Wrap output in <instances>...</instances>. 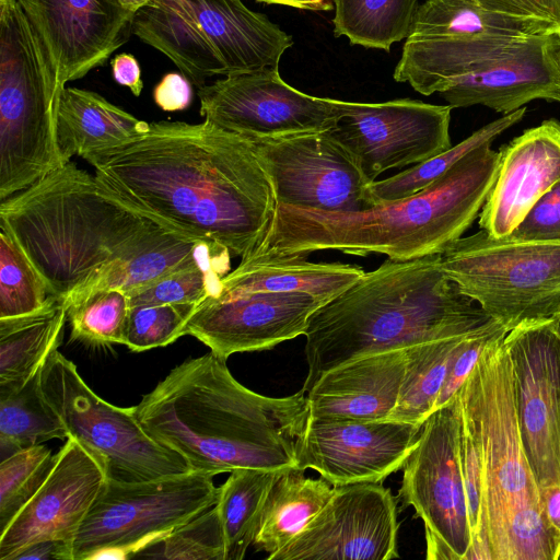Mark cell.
<instances>
[{"mask_svg": "<svg viewBox=\"0 0 560 560\" xmlns=\"http://www.w3.org/2000/svg\"><path fill=\"white\" fill-rule=\"evenodd\" d=\"M148 128V122L95 92L65 86L60 94L57 138L65 164L74 155L84 159L121 145Z\"/></svg>", "mask_w": 560, "mask_h": 560, "instance_id": "cell-27", "label": "cell"}, {"mask_svg": "<svg viewBox=\"0 0 560 560\" xmlns=\"http://www.w3.org/2000/svg\"><path fill=\"white\" fill-rule=\"evenodd\" d=\"M493 320L447 277L441 254L388 258L310 316L301 390L306 394L322 374L357 358L467 335Z\"/></svg>", "mask_w": 560, "mask_h": 560, "instance_id": "cell-5", "label": "cell"}, {"mask_svg": "<svg viewBox=\"0 0 560 560\" xmlns=\"http://www.w3.org/2000/svg\"><path fill=\"white\" fill-rule=\"evenodd\" d=\"M0 229L21 247L49 294L60 300L113 264L180 232L71 161L1 200Z\"/></svg>", "mask_w": 560, "mask_h": 560, "instance_id": "cell-3", "label": "cell"}, {"mask_svg": "<svg viewBox=\"0 0 560 560\" xmlns=\"http://www.w3.org/2000/svg\"><path fill=\"white\" fill-rule=\"evenodd\" d=\"M205 120L246 138L326 131L341 101L305 94L282 80L278 68L225 75L198 89Z\"/></svg>", "mask_w": 560, "mask_h": 560, "instance_id": "cell-13", "label": "cell"}, {"mask_svg": "<svg viewBox=\"0 0 560 560\" xmlns=\"http://www.w3.org/2000/svg\"><path fill=\"white\" fill-rule=\"evenodd\" d=\"M558 318V328H559V332H560V317H557Z\"/></svg>", "mask_w": 560, "mask_h": 560, "instance_id": "cell-52", "label": "cell"}, {"mask_svg": "<svg viewBox=\"0 0 560 560\" xmlns=\"http://www.w3.org/2000/svg\"><path fill=\"white\" fill-rule=\"evenodd\" d=\"M306 256L250 254L222 280L220 295L249 292H300L325 303L340 294L365 271L342 262H312Z\"/></svg>", "mask_w": 560, "mask_h": 560, "instance_id": "cell-25", "label": "cell"}, {"mask_svg": "<svg viewBox=\"0 0 560 560\" xmlns=\"http://www.w3.org/2000/svg\"><path fill=\"white\" fill-rule=\"evenodd\" d=\"M440 95L452 108L482 105L503 115L534 100L560 103V30L520 38Z\"/></svg>", "mask_w": 560, "mask_h": 560, "instance_id": "cell-21", "label": "cell"}, {"mask_svg": "<svg viewBox=\"0 0 560 560\" xmlns=\"http://www.w3.org/2000/svg\"><path fill=\"white\" fill-rule=\"evenodd\" d=\"M247 139L269 176L277 205L326 211L373 206L372 182L328 130Z\"/></svg>", "mask_w": 560, "mask_h": 560, "instance_id": "cell-12", "label": "cell"}, {"mask_svg": "<svg viewBox=\"0 0 560 560\" xmlns=\"http://www.w3.org/2000/svg\"><path fill=\"white\" fill-rule=\"evenodd\" d=\"M132 31L166 55L198 89L226 68L184 0H151L135 12Z\"/></svg>", "mask_w": 560, "mask_h": 560, "instance_id": "cell-26", "label": "cell"}, {"mask_svg": "<svg viewBox=\"0 0 560 560\" xmlns=\"http://www.w3.org/2000/svg\"><path fill=\"white\" fill-rule=\"evenodd\" d=\"M558 560H560V555H559V557H558Z\"/></svg>", "mask_w": 560, "mask_h": 560, "instance_id": "cell-54", "label": "cell"}, {"mask_svg": "<svg viewBox=\"0 0 560 560\" xmlns=\"http://www.w3.org/2000/svg\"><path fill=\"white\" fill-rule=\"evenodd\" d=\"M43 277L15 241L0 233V319L42 310L49 298Z\"/></svg>", "mask_w": 560, "mask_h": 560, "instance_id": "cell-37", "label": "cell"}, {"mask_svg": "<svg viewBox=\"0 0 560 560\" xmlns=\"http://www.w3.org/2000/svg\"><path fill=\"white\" fill-rule=\"evenodd\" d=\"M153 98L165 112L186 109L192 100L191 82L183 74L168 73L154 88Z\"/></svg>", "mask_w": 560, "mask_h": 560, "instance_id": "cell-46", "label": "cell"}, {"mask_svg": "<svg viewBox=\"0 0 560 560\" xmlns=\"http://www.w3.org/2000/svg\"><path fill=\"white\" fill-rule=\"evenodd\" d=\"M506 332L487 345L463 384L478 419L483 472L480 530L467 560H557L518 427Z\"/></svg>", "mask_w": 560, "mask_h": 560, "instance_id": "cell-6", "label": "cell"}, {"mask_svg": "<svg viewBox=\"0 0 560 560\" xmlns=\"http://www.w3.org/2000/svg\"><path fill=\"white\" fill-rule=\"evenodd\" d=\"M57 71L18 0H0V199L65 164Z\"/></svg>", "mask_w": 560, "mask_h": 560, "instance_id": "cell-7", "label": "cell"}, {"mask_svg": "<svg viewBox=\"0 0 560 560\" xmlns=\"http://www.w3.org/2000/svg\"><path fill=\"white\" fill-rule=\"evenodd\" d=\"M63 302L72 340L103 346L124 345L130 311L126 291L100 289Z\"/></svg>", "mask_w": 560, "mask_h": 560, "instance_id": "cell-36", "label": "cell"}, {"mask_svg": "<svg viewBox=\"0 0 560 560\" xmlns=\"http://www.w3.org/2000/svg\"><path fill=\"white\" fill-rule=\"evenodd\" d=\"M334 34L351 45L389 51L411 34L418 0H332Z\"/></svg>", "mask_w": 560, "mask_h": 560, "instance_id": "cell-32", "label": "cell"}, {"mask_svg": "<svg viewBox=\"0 0 560 560\" xmlns=\"http://www.w3.org/2000/svg\"><path fill=\"white\" fill-rule=\"evenodd\" d=\"M499 163L500 151L482 145L424 189L358 211L277 205L262 242L252 254L306 256L336 250L383 254L397 261L442 254L479 217Z\"/></svg>", "mask_w": 560, "mask_h": 560, "instance_id": "cell-4", "label": "cell"}, {"mask_svg": "<svg viewBox=\"0 0 560 560\" xmlns=\"http://www.w3.org/2000/svg\"><path fill=\"white\" fill-rule=\"evenodd\" d=\"M73 560L71 542L62 539H44L25 547L14 560Z\"/></svg>", "mask_w": 560, "mask_h": 560, "instance_id": "cell-47", "label": "cell"}, {"mask_svg": "<svg viewBox=\"0 0 560 560\" xmlns=\"http://www.w3.org/2000/svg\"><path fill=\"white\" fill-rule=\"evenodd\" d=\"M269 4H282L301 10L327 11L332 9V0H257Z\"/></svg>", "mask_w": 560, "mask_h": 560, "instance_id": "cell-50", "label": "cell"}, {"mask_svg": "<svg viewBox=\"0 0 560 560\" xmlns=\"http://www.w3.org/2000/svg\"><path fill=\"white\" fill-rule=\"evenodd\" d=\"M57 454L43 444L19 450L0 463V533L49 476Z\"/></svg>", "mask_w": 560, "mask_h": 560, "instance_id": "cell-39", "label": "cell"}, {"mask_svg": "<svg viewBox=\"0 0 560 560\" xmlns=\"http://www.w3.org/2000/svg\"><path fill=\"white\" fill-rule=\"evenodd\" d=\"M42 38L59 83L83 78L126 44L135 12L119 0H18Z\"/></svg>", "mask_w": 560, "mask_h": 560, "instance_id": "cell-19", "label": "cell"}, {"mask_svg": "<svg viewBox=\"0 0 560 560\" xmlns=\"http://www.w3.org/2000/svg\"><path fill=\"white\" fill-rule=\"evenodd\" d=\"M397 498L382 482L335 486L325 506L270 560L398 558Z\"/></svg>", "mask_w": 560, "mask_h": 560, "instance_id": "cell-16", "label": "cell"}, {"mask_svg": "<svg viewBox=\"0 0 560 560\" xmlns=\"http://www.w3.org/2000/svg\"><path fill=\"white\" fill-rule=\"evenodd\" d=\"M40 384L69 436L101 462L107 479L137 482L192 470L179 454L144 430L133 407H117L98 397L58 349L47 357Z\"/></svg>", "mask_w": 560, "mask_h": 560, "instance_id": "cell-10", "label": "cell"}, {"mask_svg": "<svg viewBox=\"0 0 560 560\" xmlns=\"http://www.w3.org/2000/svg\"><path fill=\"white\" fill-rule=\"evenodd\" d=\"M459 436L457 393L422 423L417 444L402 467L399 499L412 506L423 522L427 559L467 560L471 546Z\"/></svg>", "mask_w": 560, "mask_h": 560, "instance_id": "cell-11", "label": "cell"}, {"mask_svg": "<svg viewBox=\"0 0 560 560\" xmlns=\"http://www.w3.org/2000/svg\"><path fill=\"white\" fill-rule=\"evenodd\" d=\"M224 63L228 75L279 68L293 38L242 0H184Z\"/></svg>", "mask_w": 560, "mask_h": 560, "instance_id": "cell-24", "label": "cell"}, {"mask_svg": "<svg viewBox=\"0 0 560 560\" xmlns=\"http://www.w3.org/2000/svg\"><path fill=\"white\" fill-rule=\"evenodd\" d=\"M504 343L513 370L518 427L539 489L560 485V332L558 318L523 322Z\"/></svg>", "mask_w": 560, "mask_h": 560, "instance_id": "cell-15", "label": "cell"}, {"mask_svg": "<svg viewBox=\"0 0 560 560\" xmlns=\"http://www.w3.org/2000/svg\"><path fill=\"white\" fill-rule=\"evenodd\" d=\"M42 369L18 390L0 395V446L2 453L8 451L7 457L49 440L69 438L63 421L43 393Z\"/></svg>", "mask_w": 560, "mask_h": 560, "instance_id": "cell-34", "label": "cell"}, {"mask_svg": "<svg viewBox=\"0 0 560 560\" xmlns=\"http://www.w3.org/2000/svg\"><path fill=\"white\" fill-rule=\"evenodd\" d=\"M84 160L129 203L241 258L262 242L276 211L248 139L207 120L151 122L141 136Z\"/></svg>", "mask_w": 560, "mask_h": 560, "instance_id": "cell-1", "label": "cell"}, {"mask_svg": "<svg viewBox=\"0 0 560 560\" xmlns=\"http://www.w3.org/2000/svg\"><path fill=\"white\" fill-rule=\"evenodd\" d=\"M406 349L363 355L334 368L305 394L311 419H388L398 400Z\"/></svg>", "mask_w": 560, "mask_h": 560, "instance_id": "cell-23", "label": "cell"}, {"mask_svg": "<svg viewBox=\"0 0 560 560\" xmlns=\"http://www.w3.org/2000/svg\"><path fill=\"white\" fill-rule=\"evenodd\" d=\"M422 424L405 421L311 419L296 442V468L331 486L383 482L402 469Z\"/></svg>", "mask_w": 560, "mask_h": 560, "instance_id": "cell-17", "label": "cell"}, {"mask_svg": "<svg viewBox=\"0 0 560 560\" xmlns=\"http://www.w3.org/2000/svg\"><path fill=\"white\" fill-rule=\"evenodd\" d=\"M560 182V121L544 120L500 149L495 182L478 223L493 237L510 235L534 203Z\"/></svg>", "mask_w": 560, "mask_h": 560, "instance_id": "cell-22", "label": "cell"}, {"mask_svg": "<svg viewBox=\"0 0 560 560\" xmlns=\"http://www.w3.org/2000/svg\"><path fill=\"white\" fill-rule=\"evenodd\" d=\"M151 0H119V2L129 11L136 12Z\"/></svg>", "mask_w": 560, "mask_h": 560, "instance_id": "cell-51", "label": "cell"}, {"mask_svg": "<svg viewBox=\"0 0 560 560\" xmlns=\"http://www.w3.org/2000/svg\"><path fill=\"white\" fill-rule=\"evenodd\" d=\"M230 272V258L184 268L128 291L130 306L200 304L222 292V278Z\"/></svg>", "mask_w": 560, "mask_h": 560, "instance_id": "cell-38", "label": "cell"}, {"mask_svg": "<svg viewBox=\"0 0 560 560\" xmlns=\"http://www.w3.org/2000/svg\"><path fill=\"white\" fill-rule=\"evenodd\" d=\"M152 558L171 560H225V541L217 508L213 505L179 526L156 545Z\"/></svg>", "mask_w": 560, "mask_h": 560, "instance_id": "cell-41", "label": "cell"}, {"mask_svg": "<svg viewBox=\"0 0 560 560\" xmlns=\"http://www.w3.org/2000/svg\"><path fill=\"white\" fill-rule=\"evenodd\" d=\"M324 301L300 292H249L209 296L185 325L217 357L271 349L304 335L310 316Z\"/></svg>", "mask_w": 560, "mask_h": 560, "instance_id": "cell-18", "label": "cell"}, {"mask_svg": "<svg viewBox=\"0 0 560 560\" xmlns=\"http://www.w3.org/2000/svg\"><path fill=\"white\" fill-rule=\"evenodd\" d=\"M107 480L101 462L69 436L49 476L0 533V560L44 539L70 541Z\"/></svg>", "mask_w": 560, "mask_h": 560, "instance_id": "cell-20", "label": "cell"}, {"mask_svg": "<svg viewBox=\"0 0 560 560\" xmlns=\"http://www.w3.org/2000/svg\"><path fill=\"white\" fill-rule=\"evenodd\" d=\"M505 15L542 20L560 27V0H470Z\"/></svg>", "mask_w": 560, "mask_h": 560, "instance_id": "cell-45", "label": "cell"}, {"mask_svg": "<svg viewBox=\"0 0 560 560\" xmlns=\"http://www.w3.org/2000/svg\"><path fill=\"white\" fill-rule=\"evenodd\" d=\"M113 77L117 83L127 86L135 96L142 92L141 70L137 59L130 54H119L112 61Z\"/></svg>", "mask_w": 560, "mask_h": 560, "instance_id": "cell-48", "label": "cell"}, {"mask_svg": "<svg viewBox=\"0 0 560 560\" xmlns=\"http://www.w3.org/2000/svg\"><path fill=\"white\" fill-rule=\"evenodd\" d=\"M458 396L460 408L459 455L467 495L471 548L480 530L483 489L482 450L476 411L463 386L458 392Z\"/></svg>", "mask_w": 560, "mask_h": 560, "instance_id": "cell-42", "label": "cell"}, {"mask_svg": "<svg viewBox=\"0 0 560 560\" xmlns=\"http://www.w3.org/2000/svg\"><path fill=\"white\" fill-rule=\"evenodd\" d=\"M468 335L429 340L406 348L404 380L388 419L416 424L425 421L433 412L454 352Z\"/></svg>", "mask_w": 560, "mask_h": 560, "instance_id": "cell-31", "label": "cell"}, {"mask_svg": "<svg viewBox=\"0 0 560 560\" xmlns=\"http://www.w3.org/2000/svg\"><path fill=\"white\" fill-rule=\"evenodd\" d=\"M296 467L279 470L266 497L253 545L271 559L325 506L334 486Z\"/></svg>", "mask_w": 560, "mask_h": 560, "instance_id": "cell-29", "label": "cell"}, {"mask_svg": "<svg viewBox=\"0 0 560 560\" xmlns=\"http://www.w3.org/2000/svg\"><path fill=\"white\" fill-rule=\"evenodd\" d=\"M133 411L154 440L192 470L213 476L296 467V442L308 418L302 390L280 398L257 394L211 351L175 366Z\"/></svg>", "mask_w": 560, "mask_h": 560, "instance_id": "cell-2", "label": "cell"}, {"mask_svg": "<svg viewBox=\"0 0 560 560\" xmlns=\"http://www.w3.org/2000/svg\"><path fill=\"white\" fill-rule=\"evenodd\" d=\"M441 265L508 331L560 311V241L493 237L480 230L450 245Z\"/></svg>", "mask_w": 560, "mask_h": 560, "instance_id": "cell-8", "label": "cell"}, {"mask_svg": "<svg viewBox=\"0 0 560 560\" xmlns=\"http://www.w3.org/2000/svg\"><path fill=\"white\" fill-rule=\"evenodd\" d=\"M508 236L524 241H560V182L534 203Z\"/></svg>", "mask_w": 560, "mask_h": 560, "instance_id": "cell-44", "label": "cell"}, {"mask_svg": "<svg viewBox=\"0 0 560 560\" xmlns=\"http://www.w3.org/2000/svg\"><path fill=\"white\" fill-rule=\"evenodd\" d=\"M508 329L497 320L466 336L456 348L434 410L448 404L458 393L487 345Z\"/></svg>", "mask_w": 560, "mask_h": 560, "instance_id": "cell-43", "label": "cell"}, {"mask_svg": "<svg viewBox=\"0 0 560 560\" xmlns=\"http://www.w3.org/2000/svg\"><path fill=\"white\" fill-rule=\"evenodd\" d=\"M63 300L49 295L32 314L0 319V395L21 388L62 342L67 322Z\"/></svg>", "mask_w": 560, "mask_h": 560, "instance_id": "cell-28", "label": "cell"}, {"mask_svg": "<svg viewBox=\"0 0 560 560\" xmlns=\"http://www.w3.org/2000/svg\"><path fill=\"white\" fill-rule=\"evenodd\" d=\"M559 30L553 23L497 13L470 0H427L418 8L408 38L526 37Z\"/></svg>", "mask_w": 560, "mask_h": 560, "instance_id": "cell-30", "label": "cell"}, {"mask_svg": "<svg viewBox=\"0 0 560 560\" xmlns=\"http://www.w3.org/2000/svg\"><path fill=\"white\" fill-rule=\"evenodd\" d=\"M198 306L195 303L130 306L124 345L133 352H142L173 343L185 335V325Z\"/></svg>", "mask_w": 560, "mask_h": 560, "instance_id": "cell-40", "label": "cell"}, {"mask_svg": "<svg viewBox=\"0 0 560 560\" xmlns=\"http://www.w3.org/2000/svg\"><path fill=\"white\" fill-rule=\"evenodd\" d=\"M557 317H560V311H559V313H558Z\"/></svg>", "mask_w": 560, "mask_h": 560, "instance_id": "cell-53", "label": "cell"}, {"mask_svg": "<svg viewBox=\"0 0 560 560\" xmlns=\"http://www.w3.org/2000/svg\"><path fill=\"white\" fill-rule=\"evenodd\" d=\"M526 114V107L503 115L446 151L434 155L392 177L374 180L369 185L373 206L409 197L435 182L471 151L491 144L506 129L517 124Z\"/></svg>", "mask_w": 560, "mask_h": 560, "instance_id": "cell-35", "label": "cell"}, {"mask_svg": "<svg viewBox=\"0 0 560 560\" xmlns=\"http://www.w3.org/2000/svg\"><path fill=\"white\" fill-rule=\"evenodd\" d=\"M542 514L545 521L553 536L560 555V485H551L539 489Z\"/></svg>", "mask_w": 560, "mask_h": 560, "instance_id": "cell-49", "label": "cell"}, {"mask_svg": "<svg viewBox=\"0 0 560 560\" xmlns=\"http://www.w3.org/2000/svg\"><path fill=\"white\" fill-rule=\"evenodd\" d=\"M450 105L399 98L384 103L341 101L329 133L371 182L384 172L421 163L452 147Z\"/></svg>", "mask_w": 560, "mask_h": 560, "instance_id": "cell-14", "label": "cell"}, {"mask_svg": "<svg viewBox=\"0 0 560 560\" xmlns=\"http://www.w3.org/2000/svg\"><path fill=\"white\" fill-rule=\"evenodd\" d=\"M213 475L197 470L159 479H107L72 540L73 560L129 559L217 503Z\"/></svg>", "mask_w": 560, "mask_h": 560, "instance_id": "cell-9", "label": "cell"}, {"mask_svg": "<svg viewBox=\"0 0 560 560\" xmlns=\"http://www.w3.org/2000/svg\"><path fill=\"white\" fill-rule=\"evenodd\" d=\"M277 471L240 468L218 488L225 560H241L253 545L260 513Z\"/></svg>", "mask_w": 560, "mask_h": 560, "instance_id": "cell-33", "label": "cell"}]
</instances>
